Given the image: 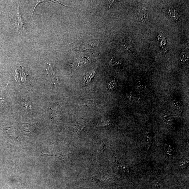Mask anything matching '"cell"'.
<instances>
[{
  "label": "cell",
  "instance_id": "277c9868",
  "mask_svg": "<svg viewBox=\"0 0 189 189\" xmlns=\"http://www.w3.org/2000/svg\"><path fill=\"white\" fill-rule=\"evenodd\" d=\"M86 126V123L81 119L77 120L74 124L75 129L79 132H81Z\"/></svg>",
  "mask_w": 189,
  "mask_h": 189
},
{
  "label": "cell",
  "instance_id": "6da1fadb",
  "mask_svg": "<svg viewBox=\"0 0 189 189\" xmlns=\"http://www.w3.org/2000/svg\"><path fill=\"white\" fill-rule=\"evenodd\" d=\"M16 29L20 32L24 31L25 27L22 16L20 13V8H18L15 14V17L13 19Z\"/></svg>",
  "mask_w": 189,
  "mask_h": 189
},
{
  "label": "cell",
  "instance_id": "7a4b0ae2",
  "mask_svg": "<svg viewBox=\"0 0 189 189\" xmlns=\"http://www.w3.org/2000/svg\"><path fill=\"white\" fill-rule=\"evenodd\" d=\"M96 73V70H91L86 73L84 76V84L86 85L89 83L95 75Z\"/></svg>",
  "mask_w": 189,
  "mask_h": 189
},
{
  "label": "cell",
  "instance_id": "4fadbf2b",
  "mask_svg": "<svg viewBox=\"0 0 189 189\" xmlns=\"http://www.w3.org/2000/svg\"><path fill=\"white\" fill-rule=\"evenodd\" d=\"M41 153H42V155H45V156H47L58 157H60V158H61V157L59 155H56L55 154H45V153H44L42 152H41Z\"/></svg>",
  "mask_w": 189,
  "mask_h": 189
},
{
  "label": "cell",
  "instance_id": "8fae6325",
  "mask_svg": "<svg viewBox=\"0 0 189 189\" xmlns=\"http://www.w3.org/2000/svg\"><path fill=\"white\" fill-rule=\"evenodd\" d=\"M120 61H117V62H116V61L114 60H113V58L109 62V65L112 66H115V65H120Z\"/></svg>",
  "mask_w": 189,
  "mask_h": 189
},
{
  "label": "cell",
  "instance_id": "52a82bcc",
  "mask_svg": "<svg viewBox=\"0 0 189 189\" xmlns=\"http://www.w3.org/2000/svg\"><path fill=\"white\" fill-rule=\"evenodd\" d=\"M116 82L115 79H114L108 84L107 88L108 89L113 90L116 88Z\"/></svg>",
  "mask_w": 189,
  "mask_h": 189
},
{
  "label": "cell",
  "instance_id": "9c48e42d",
  "mask_svg": "<svg viewBox=\"0 0 189 189\" xmlns=\"http://www.w3.org/2000/svg\"><path fill=\"white\" fill-rule=\"evenodd\" d=\"M165 38V37L162 34H159L157 37V41L158 43L160 45H164L166 44V42L162 41V39Z\"/></svg>",
  "mask_w": 189,
  "mask_h": 189
},
{
  "label": "cell",
  "instance_id": "9a60e30c",
  "mask_svg": "<svg viewBox=\"0 0 189 189\" xmlns=\"http://www.w3.org/2000/svg\"><path fill=\"white\" fill-rule=\"evenodd\" d=\"M179 165V167L180 168H182V167H183L185 166V165H186V164L185 162H182Z\"/></svg>",
  "mask_w": 189,
  "mask_h": 189
},
{
  "label": "cell",
  "instance_id": "ba28073f",
  "mask_svg": "<svg viewBox=\"0 0 189 189\" xmlns=\"http://www.w3.org/2000/svg\"><path fill=\"white\" fill-rule=\"evenodd\" d=\"M117 167L119 168V169H122L124 172H129V170L127 166L126 165H120L119 163V162L117 161Z\"/></svg>",
  "mask_w": 189,
  "mask_h": 189
},
{
  "label": "cell",
  "instance_id": "8992f818",
  "mask_svg": "<svg viewBox=\"0 0 189 189\" xmlns=\"http://www.w3.org/2000/svg\"><path fill=\"white\" fill-rule=\"evenodd\" d=\"M173 149V148H172L171 146L169 145H166V146H165V151H166L165 152L167 153V154H172V153L174 152Z\"/></svg>",
  "mask_w": 189,
  "mask_h": 189
},
{
  "label": "cell",
  "instance_id": "2e32d148",
  "mask_svg": "<svg viewBox=\"0 0 189 189\" xmlns=\"http://www.w3.org/2000/svg\"><path fill=\"white\" fill-rule=\"evenodd\" d=\"M10 189H11V188H10Z\"/></svg>",
  "mask_w": 189,
  "mask_h": 189
},
{
  "label": "cell",
  "instance_id": "5bb4252c",
  "mask_svg": "<svg viewBox=\"0 0 189 189\" xmlns=\"http://www.w3.org/2000/svg\"><path fill=\"white\" fill-rule=\"evenodd\" d=\"M165 122H168L169 123H171L172 121V119L171 116H169L167 115L165 117Z\"/></svg>",
  "mask_w": 189,
  "mask_h": 189
},
{
  "label": "cell",
  "instance_id": "30bf717a",
  "mask_svg": "<svg viewBox=\"0 0 189 189\" xmlns=\"http://www.w3.org/2000/svg\"><path fill=\"white\" fill-rule=\"evenodd\" d=\"M106 148H107V145H106L105 143H103L98 148L99 152L101 153H102L103 152L104 150Z\"/></svg>",
  "mask_w": 189,
  "mask_h": 189
},
{
  "label": "cell",
  "instance_id": "5b68a950",
  "mask_svg": "<svg viewBox=\"0 0 189 189\" xmlns=\"http://www.w3.org/2000/svg\"><path fill=\"white\" fill-rule=\"evenodd\" d=\"M109 124L110 122L109 120L105 119V118H103L98 122L96 127H98L106 126L109 125Z\"/></svg>",
  "mask_w": 189,
  "mask_h": 189
},
{
  "label": "cell",
  "instance_id": "3957f363",
  "mask_svg": "<svg viewBox=\"0 0 189 189\" xmlns=\"http://www.w3.org/2000/svg\"><path fill=\"white\" fill-rule=\"evenodd\" d=\"M88 60L89 58L87 57H85L84 58L82 57L72 63L71 66L73 68H76L80 66L85 65Z\"/></svg>",
  "mask_w": 189,
  "mask_h": 189
},
{
  "label": "cell",
  "instance_id": "7c38bea8",
  "mask_svg": "<svg viewBox=\"0 0 189 189\" xmlns=\"http://www.w3.org/2000/svg\"><path fill=\"white\" fill-rule=\"evenodd\" d=\"M147 146H148V148H149L150 147L151 143V141H152V137L150 134H148V136L147 137Z\"/></svg>",
  "mask_w": 189,
  "mask_h": 189
}]
</instances>
